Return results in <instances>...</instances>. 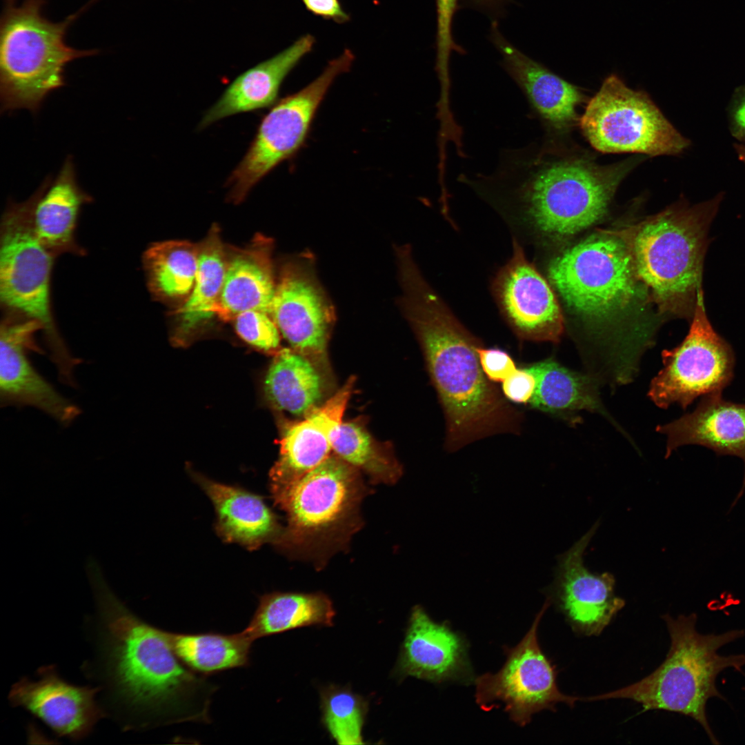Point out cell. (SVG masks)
Instances as JSON below:
<instances>
[{"mask_svg": "<svg viewBox=\"0 0 745 745\" xmlns=\"http://www.w3.org/2000/svg\"><path fill=\"white\" fill-rule=\"evenodd\" d=\"M537 378L533 366L516 370L502 382L503 395L517 404H529L534 395Z\"/></svg>", "mask_w": 745, "mask_h": 745, "instance_id": "obj_37", "label": "cell"}, {"mask_svg": "<svg viewBox=\"0 0 745 745\" xmlns=\"http://www.w3.org/2000/svg\"><path fill=\"white\" fill-rule=\"evenodd\" d=\"M579 125L591 146L603 153L678 155L691 146L647 94L615 74L587 101Z\"/></svg>", "mask_w": 745, "mask_h": 745, "instance_id": "obj_10", "label": "cell"}, {"mask_svg": "<svg viewBox=\"0 0 745 745\" xmlns=\"http://www.w3.org/2000/svg\"><path fill=\"white\" fill-rule=\"evenodd\" d=\"M174 652L189 669L203 676L250 665L253 641L242 631L235 634L216 632H170Z\"/></svg>", "mask_w": 745, "mask_h": 745, "instance_id": "obj_30", "label": "cell"}, {"mask_svg": "<svg viewBox=\"0 0 745 745\" xmlns=\"http://www.w3.org/2000/svg\"><path fill=\"white\" fill-rule=\"evenodd\" d=\"M335 616L332 602L323 593L274 592L261 597L242 632L255 642L306 626H332Z\"/></svg>", "mask_w": 745, "mask_h": 745, "instance_id": "obj_29", "label": "cell"}, {"mask_svg": "<svg viewBox=\"0 0 745 745\" xmlns=\"http://www.w3.org/2000/svg\"><path fill=\"white\" fill-rule=\"evenodd\" d=\"M493 292L504 317L519 338L559 341L564 324L558 301L515 240L510 259L493 281Z\"/></svg>", "mask_w": 745, "mask_h": 745, "instance_id": "obj_18", "label": "cell"}, {"mask_svg": "<svg viewBox=\"0 0 745 745\" xmlns=\"http://www.w3.org/2000/svg\"><path fill=\"white\" fill-rule=\"evenodd\" d=\"M722 192L703 202L672 205L622 232L639 281L662 313L691 320L702 288L708 230Z\"/></svg>", "mask_w": 745, "mask_h": 745, "instance_id": "obj_4", "label": "cell"}, {"mask_svg": "<svg viewBox=\"0 0 745 745\" xmlns=\"http://www.w3.org/2000/svg\"><path fill=\"white\" fill-rule=\"evenodd\" d=\"M458 0H436L437 3V54L435 70L440 89L450 88L449 74L450 56L453 51L463 54L464 50L453 39L452 24Z\"/></svg>", "mask_w": 745, "mask_h": 745, "instance_id": "obj_35", "label": "cell"}, {"mask_svg": "<svg viewBox=\"0 0 745 745\" xmlns=\"http://www.w3.org/2000/svg\"><path fill=\"white\" fill-rule=\"evenodd\" d=\"M728 119L732 136L745 143V86L734 90L728 106Z\"/></svg>", "mask_w": 745, "mask_h": 745, "instance_id": "obj_39", "label": "cell"}, {"mask_svg": "<svg viewBox=\"0 0 745 745\" xmlns=\"http://www.w3.org/2000/svg\"><path fill=\"white\" fill-rule=\"evenodd\" d=\"M32 223L40 241L55 255L82 254L74 239L82 206L92 197L79 185L73 158L68 155L53 179L46 177L36 191Z\"/></svg>", "mask_w": 745, "mask_h": 745, "instance_id": "obj_24", "label": "cell"}, {"mask_svg": "<svg viewBox=\"0 0 745 745\" xmlns=\"http://www.w3.org/2000/svg\"><path fill=\"white\" fill-rule=\"evenodd\" d=\"M270 315L291 348L328 374L327 349L335 313L309 252L282 266Z\"/></svg>", "mask_w": 745, "mask_h": 745, "instance_id": "obj_14", "label": "cell"}, {"mask_svg": "<svg viewBox=\"0 0 745 745\" xmlns=\"http://www.w3.org/2000/svg\"><path fill=\"white\" fill-rule=\"evenodd\" d=\"M90 581L95 612L86 625L92 656L81 668L97 683L106 717L125 731L209 723L215 686L181 662L170 632L132 613L99 575Z\"/></svg>", "mask_w": 745, "mask_h": 745, "instance_id": "obj_1", "label": "cell"}, {"mask_svg": "<svg viewBox=\"0 0 745 745\" xmlns=\"http://www.w3.org/2000/svg\"><path fill=\"white\" fill-rule=\"evenodd\" d=\"M198 257L199 246L186 241L151 245L143 255L150 291L164 299L188 297L195 284Z\"/></svg>", "mask_w": 745, "mask_h": 745, "instance_id": "obj_32", "label": "cell"}, {"mask_svg": "<svg viewBox=\"0 0 745 745\" xmlns=\"http://www.w3.org/2000/svg\"><path fill=\"white\" fill-rule=\"evenodd\" d=\"M722 393L702 397L696 408L657 431L666 437L665 457L686 445H699L717 455H733L744 465L743 483L733 506L745 491V404L727 401Z\"/></svg>", "mask_w": 745, "mask_h": 745, "instance_id": "obj_22", "label": "cell"}, {"mask_svg": "<svg viewBox=\"0 0 745 745\" xmlns=\"http://www.w3.org/2000/svg\"><path fill=\"white\" fill-rule=\"evenodd\" d=\"M491 28V39L502 56L503 67L549 135L566 132L579 123L578 108L588 101L584 93L509 43L496 22Z\"/></svg>", "mask_w": 745, "mask_h": 745, "instance_id": "obj_21", "label": "cell"}, {"mask_svg": "<svg viewBox=\"0 0 745 745\" xmlns=\"http://www.w3.org/2000/svg\"><path fill=\"white\" fill-rule=\"evenodd\" d=\"M328 373L292 348L280 350L266 375L264 392L277 410L304 417L324 403Z\"/></svg>", "mask_w": 745, "mask_h": 745, "instance_id": "obj_28", "label": "cell"}, {"mask_svg": "<svg viewBox=\"0 0 745 745\" xmlns=\"http://www.w3.org/2000/svg\"><path fill=\"white\" fill-rule=\"evenodd\" d=\"M744 676H745V673H744ZM743 689H744V690L745 691V688H743Z\"/></svg>", "mask_w": 745, "mask_h": 745, "instance_id": "obj_42", "label": "cell"}, {"mask_svg": "<svg viewBox=\"0 0 745 745\" xmlns=\"http://www.w3.org/2000/svg\"><path fill=\"white\" fill-rule=\"evenodd\" d=\"M670 637L667 655L652 673L641 680L583 701L628 699L641 705L642 712L663 710L688 716L699 723L713 744H719L709 725V699L726 700L716 686L717 675L733 668L742 672L745 655H721L718 650L745 635L742 629L720 634H702L696 629V613L673 618L662 616Z\"/></svg>", "mask_w": 745, "mask_h": 745, "instance_id": "obj_5", "label": "cell"}, {"mask_svg": "<svg viewBox=\"0 0 745 745\" xmlns=\"http://www.w3.org/2000/svg\"><path fill=\"white\" fill-rule=\"evenodd\" d=\"M38 679L23 677L11 686L12 706L21 707L42 721L55 735L73 741L86 737L106 715L96 686H80L61 677L54 665L37 671Z\"/></svg>", "mask_w": 745, "mask_h": 745, "instance_id": "obj_19", "label": "cell"}, {"mask_svg": "<svg viewBox=\"0 0 745 745\" xmlns=\"http://www.w3.org/2000/svg\"><path fill=\"white\" fill-rule=\"evenodd\" d=\"M397 260L402 289L399 304L420 344L444 413L447 450L456 451L497 434H518L522 415L483 372L477 351L481 341L426 281L411 253H401Z\"/></svg>", "mask_w": 745, "mask_h": 745, "instance_id": "obj_2", "label": "cell"}, {"mask_svg": "<svg viewBox=\"0 0 745 745\" xmlns=\"http://www.w3.org/2000/svg\"><path fill=\"white\" fill-rule=\"evenodd\" d=\"M598 526L595 524L558 556L554 580L544 590L546 599L579 635H599L625 606L624 599L615 594L613 575L593 573L584 564V551Z\"/></svg>", "mask_w": 745, "mask_h": 745, "instance_id": "obj_16", "label": "cell"}, {"mask_svg": "<svg viewBox=\"0 0 745 745\" xmlns=\"http://www.w3.org/2000/svg\"><path fill=\"white\" fill-rule=\"evenodd\" d=\"M355 56L346 48L307 86L278 101L261 119L243 159L227 180L228 199L241 202L250 190L303 146L317 110L329 88L350 69Z\"/></svg>", "mask_w": 745, "mask_h": 745, "instance_id": "obj_11", "label": "cell"}, {"mask_svg": "<svg viewBox=\"0 0 745 745\" xmlns=\"http://www.w3.org/2000/svg\"><path fill=\"white\" fill-rule=\"evenodd\" d=\"M42 331L37 321L6 312L0 330V404L1 407L30 406L60 425H71L81 415L76 404L62 395L34 368L28 355L42 352L34 335Z\"/></svg>", "mask_w": 745, "mask_h": 745, "instance_id": "obj_15", "label": "cell"}, {"mask_svg": "<svg viewBox=\"0 0 745 745\" xmlns=\"http://www.w3.org/2000/svg\"><path fill=\"white\" fill-rule=\"evenodd\" d=\"M361 472L334 453L293 484L272 492L287 526L279 545L319 567L348 546L362 525L368 493Z\"/></svg>", "mask_w": 745, "mask_h": 745, "instance_id": "obj_7", "label": "cell"}, {"mask_svg": "<svg viewBox=\"0 0 745 745\" xmlns=\"http://www.w3.org/2000/svg\"><path fill=\"white\" fill-rule=\"evenodd\" d=\"M321 723L341 745L364 744L362 730L368 702L348 686L330 684L320 690Z\"/></svg>", "mask_w": 745, "mask_h": 745, "instance_id": "obj_34", "label": "cell"}, {"mask_svg": "<svg viewBox=\"0 0 745 745\" xmlns=\"http://www.w3.org/2000/svg\"><path fill=\"white\" fill-rule=\"evenodd\" d=\"M199 246L198 267L192 290L178 310L179 332L188 335L217 313L223 285L226 253L219 230L213 227Z\"/></svg>", "mask_w": 745, "mask_h": 745, "instance_id": "obj_31", "label": "cell"}, {"mask_svg": "<svg viewBox=\"0 0 745 745\" xmlns=\"http://www.w3.org/2000/svg\"><path fill=\"white\" fill-rule=\"evenodd\" d=\"M537 378L529 404L536 410L575 423L582 410L599 414L620 428L606 410L599 396L600 383L588 373H581L548 358L532 364Z\"/></svg>", "mask_w": 745, "mask_h": 745, "instance_id": "obj_27", "label": "cell"}, {"mask_svg": "<svg viewBox=\"0 0 745 745\" xmlns=\"http://www.w3.org/2000/svg\"><path fill=\"white\" fill-rule=\"evenodd\" d=\"M315 43L312 34H303L284 50L239 74L206 112L199 128L229 116L274 104L284 79L312 50Z\"/></svg>", "mask_w": 745, "mask_h": 745, "instance_id": "obj_23", "label": "cell"}, {"mask_svg": "<svg viewBox=\"0 0 745 745\" xmlns=\"http://www.w3.org/2000/svg\"><path fill=\"white\" fill-rule=\"evenodd\" d=\"M477 5L489 10L497 9L506 0H473Z\"/></svg>", "mask_w": 745, "mask_h": 745, "instance_id": "obj_41", "label": "cell"}, {"mask_svg": "<svg viewBox=\"0 0 745 745\" xmlns=\"http://www.w3.org/2000/svg\"><path fill=\"white\" fill-rule=\"evenodd\" d=\"M96 0L63 21L43 15L46 0H4L0 21L1 112L26 109L37 114L47 97L66 86L65 69L74 59L97 54L65 41L67 30Z\"/></svg>", "mask_w": 745, "mask_h": 745, "instance_id": "obj_6", "label": "cell"}, {"mask_svg": "<svg viewBox=\"0 0 745 745\" xmlns=\"http://www.w3.org/2000/svg\"><path fill=\"white\" fill-rule=\"evenodd\" d=\"M550 284L576 314L604 320L629 305L638 281L628 246L618 232L592 235L555 257Z\"/></svg>", "mask_w": 745, "mask_h": 745, "instance_id": "obj_9", "label": "cell"}, {"mask_svg": "<svg viewBox=\"0 0 745 745\" xmlns=\"http://www.w3.org/2000/svg\"><path fill=\"white\" fill-rule=\"evenodd\" d=\"M272 242L259 235L247 248L226 259L217 313L225 317L250 310L270 314L276 285L272 264Z\"/></svg>", "mask_w": 745, "mask_h": 745, "instance_id": "obj_25", "label": "cell"}, {"mask_svg": "<svg viewBox=\"0 0 745 745\" xmlns=\"http://www.w3.org/2000/svg\"><path fill=\"white\" fill-rule=\"evenodd\" d=\"M663 368L652 379L648 396L658 407L686 409L697 398L722 393L733 381L731 346L711 325L699 291L688 332L676 347L662 352Z\"/></svg>", "mask_w": 745, "mask_h": 745, "instance_id": "obj_13", "label": "cell"}, {"mask_svg": "<svg viewBox=\"0 0 745 745\" xmlns=\"http://www.w3.org/2000/svg\"><path fill=\"white\" fill-rule=\"evenodd\" d=\"M479 362L483 372L492 382H503L517 368L508 353L499 348H478Z\"/></svg>", "mask_w": 745, "mask_h": 745, "instance_id": "obj_38", "label": "cell"}, {"mask_svg": "<svg viewBox=\"0 0 745 745\" xmlns=\"http://www.w3.org/2000/svg\"><path fill=\"white\" fill-rule=\"evenodd\" d=\"M201 486L215 506L224 539L252 549L268 542L279 544L284 528L260 497L211 481L203 480Z\"/></svg>", "mask_w": 745, "mask_h": 745, "instance_id": "obj_26", "label": "cell"}, {"mask_svg": "<svg viewBox=\"0 0 745 745\" xmlns=\"http://www.w3.org/2000/svg\"><path fill=\"white\" fill-rule=\"evenodd\" d=\"M311 14L337 24L350 21V15L344 9L339 0H299Z\"/></svg>", "mask_w": 745, "mask_h": 745, "instance_id": "obj_40", "label": "cell"}, {"mask_svg": "<svg viewBox=\"0 0 745 745\" xmlns=\"http://www.w3.org/2000/svg\"><path fill=\"white\" fill-rule=\"evenodd\" d=\"M355 382V377H350L303 419L286 424L279 458L270 471L272 492L293 484L331 455Z\"/></svg>", "mask_w": 745, "mask_h": 745, "instance_id": "obj_20", "label": "cell"}, {"mask_svg": "<svg viewBox=\"0 0 745 745\" xmlns=\"http://www.w3.org/2000/svg\"><path fill=\"white\" fill-rule=\"evenodd\" d=\"M550 606L546 599L516 646H503L506 660L501 668L477 676L474 682L475 702L481 710L488 712L502 706L509 719L521 727L530 723L537 713L555 711L559 703L573 707L582 700L559 691L555 666L539 645L538 626Z\"/></svg>", "mask_w": 745, "mask_h": 745, "instance_id": "obj_12", "label": "cell"}, {"mask_svg": "<svg viewBox=\"0 0 745 745\" xmlns=\"http://www.w3.org/2000/svg\"><path fill=\"white\" fill-rule=\"evenodd\" d=\"M235 330L249 344L264 350L278 348L280 332L270 315L259 310H246L234 317Z\"/></svg>", "mask_w": 745, "mask_h": 745, "instance_id": "obj_36", "label": "cell"}, {"mask_svg": "<svg viewBox=\"0 0 745 745\" xmlns=\"http://www.w3.org/2000/svg\"><path fill=\"white\" fill-rule=\"evenodd\" d=\"M555 140L503 150L490 174L467 175L465 183L516 209L542 235H574L602 219L625 177L641 160L610 165L562 150Z\"/></svg>", "mask_w": 745, "mask_h": 745, "instance_id": "obj_3", "label": "cell"}, {"mask_svg": "<svg viewBox=\"0 0 745 745\" xmlns=\"http://www.w3.org/2000/svg\"><path fill=\"white\" fill-rule=\"evenodd\" d=\"M470 643L445 620L436 622L418 604L411 609L395 673L436 685L474 684Z\"/></svg>", "mask_w": 745, "mask_h": 745, "instance_id": "obj_17", "label": "cell"}, {"mask_svg": "<svg viewBox=\"0 0 745 745\" xmlns=\"http://www.w3.org/2000/svg\"><path fill=\"white\" fill-rule=\"evenodd\" d=\"M34 194L25 201H10L0 230V298L6 311L38 321L59 379L70 382L82 360L70 350L54 323L50 306L52 253L37 236Z\"/></svg>", "mask_w": 745, "mask_h": 745, "instance_id": "obj_8", "label": "cell"}, {"mask_svg": "<svg viewBox=\"0 0 745 745\" xmlns=\"http://www.w3.org/2000/svg\"><path fill=\"white\" fill-rule=\"evenodd\" d=\"M332 452L374 484H394L403 474L391 447L375 439L361 419L343 421L333 439Z\"/></svg>", "mask_w": 745, "mask_h": 745, "instance_id": "obj_33", "label": "cell"}]
</instances>
